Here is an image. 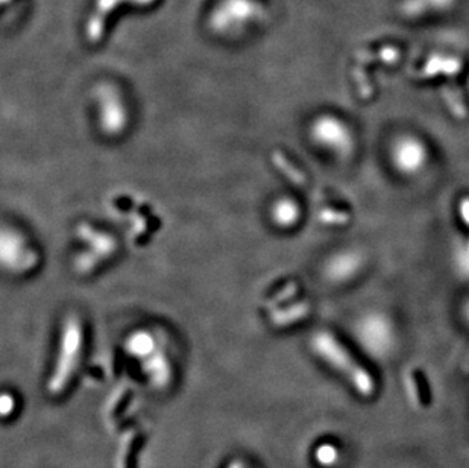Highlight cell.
<instances>
[{"mask_svg": "<svg viewBox=\"0 0 469 468\" xmlns=\"http://www.w3.org/2000/svg\"><path fill=\"white\" fill-rule=\"evenodd\" d=\"M84 351V327L76 315L67 316L62 323L58 341L57 358L53 363V371L49 378L48 389L53 396L62 394L69 387L76 370L81 362Z\"/></svg>", "mask_w": 469, "mask_h": 468, "instance_id": "6da1fadb", "label": "cell"}, {"mask_svg": "<svg viewBox=\"0 0 469 468\" xmlns=\"http://www.w3.org/2000/svg\"><path fill=\"white\" fill-rule=\"evenodd\" d=\"M266 15L263 0H216L209 13V26L220 37H238L260 24Z\"/></svg>", "mask_w": 469, "mask_h": 468, "instance_id": "7a4b0ae2", "label": "cell"}, {"mask_svg": "<svg viewBox=\"0 0 469 468\" xmlns=\"http://www.w3.org/2000/svg\"><path fill=\"white\" fill-rule=\"evenodd\" d=\"M312 349L324 362L332 365L336 371L343 374L351 385L363 396H371L374 391V382L370 374L351 358L345 347L328 332H319L312 338Z\"/></svg>", "mask_w": 469, "mask_h": 468, "instance_id": "3957f363", "label": "cell"}, {"mask_svg": "<svg viewBox=\"0 0 469 468\" xmlns=\"http://www.w3.org/2000/svg\"><path fill=\"white\" fill-rule=\"evenodd\" d=\"M96 117L102 133L117 137L125 133L129 124V108L122 91L108 82H102L93 91Z\"/></svg>", "mask_w": 469, "mask_h": 468, "instance_id": "277c9868", "label": "cell"}, {"mask_svg": "<svg viewBox=\"0 0 469 468\" xmlns=\"http://www.w3.org/2000/svg\"><path fill=\"white\" fill-rule=\"evenodd\" d=\"M0 258L2 265L10 273H28L38 262V254L29 245L23 234L17 229L4 227L0 240Z\"/></svg>", "mask_w": 469, "mask_h": 468, "instance_id": "5b68a950", "label": "cell"}, {"mask_svg": "<svg viewBox=\"0 0 469 468\" xmlns=\"http://www.w3.org/2000/svg\"><path fill=\"white\" fill-rule=\"evenodd\" d=\"M313 142L334 154L350 153L352 146L351 131L342 120L334 116H321L310 128Z\"/></svg>", "mask_w": 469, "mask_h": 468, "instance_id": "8992f818", "label": "cell"}, {"mask_svg": "<svg viewBox=\"0 0 469 468\" xmlns=\"http://www.w3.org/2000/svg\"><path fill=\"white\" fill-rule=\"evenodd\" d=\"M395 166L404 173H412L419 171L427 160V151L419 140L406 137L395 144L392 151Z\"/></svg>", "mask_w": 469, "mask_h": 468, "instance_id": "52a82bcc", "label": "cell"}, {"mask_svg": "<svg viewBox=\"0 0 469 468\" xmlns=\"http://www.w3.org/2000/svg\"><path fill=\"white\" fill-rule=\"evenodd\" d=\"M299 218H301V209L296 204V201L289 196L278 198L270 207V220H274V224L280 229H292L298 224Z\"/></svg>", "mask_w": 469, "mask_h": 468, "instance_id": "ba28073f", "label": "cell"}, {"mask_svg": "<svg viewBox=\"0 0 469 468\" xmlns=\"http://www.w3.org/2000/svg\"><path fill=\"white\" fill-rule=\"evenodd\" d=\"M357 265L359 260L352 254H339L336 257H333L328 265L327 273L333 280H345L356 273Z\"/></svg>", "mask_w": 469, "mask_h": 468, "instance_id": "9c48e42d", "label": "cell"}]
</instances>
